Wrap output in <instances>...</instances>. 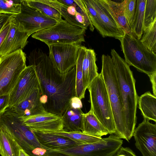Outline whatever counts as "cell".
<instances>
[{"mask_svg":"<svg viewBox=\"0 0 156 156\" xmlns=\"http://www.w3.org/2000/svg\"><path fill=\"white\" fill-rule=\"evenodd\" d=\"M24 0L26 3L30 7L55 20L57 22H60L62 20L59 13L55 9L48 5L40 2L38 0Z\"/></svg>","mask_w":156,"mask_h":156,"instance_id":"83f0119b","label":"cell"},{"mask_svg":"<svg viewBox=\"0 0 156 156\" xmlns=\"http://www.w3.org/2000/svg\"><path fill=\"white\" fill-rule=\"evenodd\" d=\"M117 156H125L123 154H117Z\"/></svg>","mask_w":156,"mask_h":156,"instance_id":"f35d334b","label":"cell"},{"mask_svg":"<svg viewBox=\"0 0 156 156\" xmlns=\"http://www.w3.org/2000/svg\"><path fill=\"white\" fill-rule=\"evenodd\" d=\"M97 11L99 18L103 37H111L118 39L122 37L124 33L114 19L99 0H90Z\"/></svg>","mask_w":156,"mask_h":156,"instance_id":"e0dca14e","label":"cell"},{"mask_svg":"<svg viewBox=\"0 0 156 156\" xmlns=\"http://www.w3.org/2000/svg\"><path fill=\"white\" fill-rule=\"evenodd\" d=\"M99 1L111 14L124 34L134 37L125 16L124 1L121 2L110 0H99Z\"/></svg>","mask_w":156,"mask_h":156,"instance_id":"ffe728a7","label":"cell"},{"mask_svg":"<svg viewBox=\"0 0 156 156\" xmlns=\"http://www.w3.org/2000/svg\"><path fill=\"white\" fill-rule=\"evenodd\" d=\"M29 37L26 33L20 30L12 15L9 30L0 48V57L23 49L27 44Z\"/></svg>","mask_w":156,"mask_h":156,"instance_id":"9a60e30c","label":"cell"},{"mask_svg":"<svg viewBox=\"0 0 156 156\" xmlns=\"http://www.w3.org/2000/svg\"><path fill=\"white\" fill-rule=\"evenodd\" d=\"M111 57L115 69L124 110L126 128L129 141L133 135L136 122L138 97L135 80L129 66L114 49H112Z\"/></svg>","mask_w":156,"mask_h":156,"instance_id":"7a4b0ae2","label":"cell"},{"mask_svg":"<svg viewBox=\"0 0 156 156\" xmlns=\"http://www.w3.org/2000/svg\"><path fill=\"white\" fill-rule=\"evenodd\" d=\"M101 73L107 90L114 121L115 134L120 139L127 141L124 110L120 93L113 63L111 56H101Z\"/></svg>","mask_w":156,"mask_h":156,"instance_id":"3957f363","label":"cell"},{"mask_svg":"<svg viewBox=\"0 0 156 156\" xmlns=\"http://www.w3.org/2000/svg\"><path fill=\"white\" fill-rule=\"evenodd\" d=\"M87 48L80 46L79 48L76 65V97L80 100L85 97L86 89L83 81L82 73L83 62Z\"/></svg>","mask_w":156,"mask_h":156,"instance_id":"d4e9b609","label":"cell"},{"mask_svg":"<svg viewBox=\"0 0 156 156\" xmlns=\"http://www.w3.org/2000/svg\"><path fill=\"white\" fill-rule=\"evenodd\" d=\"M0 128L9 133L22 149L31 156L41 155L44 150L30 129L23 124L18 114L8 108L0 115Z\"/></svg>","mask_w":156,"mask_h":156,"instance_id":"277c9868","label":"cell"},{"mask_svg":"<svg viewBox=\"0 0 156 156\" xmlns=\"http://www.w3.org/2000/svg\"><path fill=\"white\" fill-rule=\"evenodd\" d=\"M41 95L40 87L37 88L23 101L10 108L20 117L46 113L47 112L40 101Z\"/></svg>","mask_w":156,"mask_h":156,"instance_id":"ac0fdd59","label":"cell"},{"mask_svg":"<svg viewBox=\"0 0 156 156\" xmlns=\"http://www.w3.org/2000/svg\"><path fill=\"white\" fill-rule=\"evenodd\" d=\"M19 156H31L26 152L23 149L20 150Z\"/></svg>","mask_w":156,"mask_h":156,"instance_id":"74e56055","label":"cell"},{"mask_svg":"<svg viewBox=\"0 0 156 156\" xmlns=\"http://www.w3.org/2000/svg\"><path fill=\"white\" fill-rule=\"evenodd\" d=\"M28 59L38 77L42 93L40 101L45 110L61 117L71 99L76 97V66L61 75L49 56L39 49L33 50Z\"/></svg>","mask_w":156,"mask_h":156,"instance_id":"6da1fadb","label":"cell"},{"mask_svg":"<svg viewBox=\"0 0 156 156\" xmlns=\"http://www.w3.org/2000/svg\"><path fill=\"white\" fill-rule=\"evenodd\" d=\"M40 86L34 66H27L9 94L8 108H11L22 102L34 90Z\"/></svg>","mask_w":156,"mask_h":156,"instance_id":"7c38bea8","label":"cell"},{"mask_svg":"<svg viewBox=\"0 0 156 156\" xmlns=\"http://www.w3.org/2000/svg\"><path fill=\"white\" fill-rule=\"evenodd\" d=\"M82 117V133L100 137L109 134L91 110L87 113H83Z\"/></svg>","mask_w":156,"mask_h":156,"instance_id":"7402d4cb","label":"cell"},{"mask_svg":"<svg viewBox=\"0 0 156 156\" xmlns=\"http://www.w3.org/2000/svg\"><path fill=\"white\" fill-rule=\"evenodd\" d=\"M85 30L62 20L50 27L33 34L31 37L48 46L54 44L80 45L85 41Z\"/></svg>","mask_w":156,"mask_h":156,"instance_id":"52a82bcc","label":"cell"},{"mask_svg":"<svg viewBox=\"0 0 156 156\" xmlns=\"http://www.w3.org/2000/svg\"><path fill=\"white\" fill-rule=\"evenodd\" d=\"M90 109L110 134L116 132L111 105L106 86L101 73L89 85Z\"/></svg>","mask_w":156,"mask_h":156,"instance_id":"8992f818","label":"cell"},{"mask_svg":"<svg viewBox=\"0 0 156 156\" xmlns=\"http://www.w3.org/2000/svg\"><path fill=\"white\" fill-rule=\"evenodd\" d=\"M21 147L7 131L0 128V154L1 156H19Z\"/></svg>","mask_w":156,"mask_h":156,"instance_id":"603a6c76","label":"cell"},{"mask_svg":"<svg viewBox=\"0 0 156 156\" xmlns=\"http://www.w3.org/2000/svg\"><path fill=\"white\" fill-rule=\"evenodd\" d=\"M45 156L43 155H38V156Z\"/></svg>","mask_w":156,"mask_h":156,"instance_id":"ab89813d","label":"cell"},{"mask_svg":"<svg viewBox=\"0 0 156 156\" xmlns=\"http://www.w3.org/2000/svg\"><path fill=\"white\" fill-rule=\"evenodd\" d=\"M155 20L156 0H146L144 13V29L149 27Z\"/></svg>","mask_w":156,"mask_h":156,"instance_id":"4dcf8cb0","label":"cell"},{"mask_svg":"<svg viewBox=\"0 0 156 156\" xmlns=\"http://www.w3.org/2000/svg\"><path fill=\"white\" fill-rule=\"evenodd\" d=\"M21 0H0V14L15 15L21 11Z\"/></svg>","mask_w":156,"mask_h":156,"instance_id":"f546056e","label":"cell"},{"mask_svg":"<svg viewBox=\"0 0 156 156\" xmlns=\"http://www.w3.org/2000/svg\"><path fill=\"white\" fill-rule=\"evenodd\" d=\"M23 124L32 131L53 132L63 130L61 117L50 113L27 117L19 116Z\"/></svg>","mask_w":156,"mask_h":156,"instance_id":"5bb4252c","label":"cell"},{"mask_svg":"<svg viewBox=\"0 0 156 156\" xmlns=\"http://www.w3.org/2000/svg\"><path fill=\"white\" fill-rule=\"evenodd\" d=\"M11 16L0 31V48L4 42L9 30L11 25Z\"/></svg>","mask_w":156,"mask_h":156,"instance_id":"d6a6232c","label":"cell"},{"mask_svg":"<svg viewBox=\"0 0 156 156\" xmlns=\"http://www.w3.org/2000/svg\"><path fill=\"white\" fill-rule=\"evenodd\" d=\"M96 61V55L94 50L87 48L82 64L83 81L86 90L99 74Z\"/></svg>","mask_w":156,"mask_h":156,"instance_id":"44dd1931","label":"cell"},{"mask_svg":"<svg viewBox=\"0 0 156 156\" xmlns=\"http://www.w3.org/2000/svg\"><path fill=\"white\" fill-rule=\"evenodd\" d=\"M44 150L63 149L79 144L68 138L48 132L33 131Z\"/></svg>","mask_w":156,"mask_h":156,"instance_id":"d6986e66","label":"cell"},{"mask_svg":"<svg viewBox=\"0 0 156 156\" xmlns=\"http://www.w3.org/2000/svg\"><path fill=\"white\" fill-rule=\"evenodd\" d=\"M138 104L144 119L156 122V98L149 91L138 97Z\"/></svg>","mask_w":156,"mask_h":156,"instance_id":"cb8c5ba5","label":"cell"},{"mask_svg":"<svg viewBox=\"0 0 156 156\" xmlns=\"http://www.w3.org/2000/svg\"><path fill=\"white\" fill-rule=\"evenodd\" d=\"M12 15L6 14H0V31Z\"/></svg>","mask_w":156,"mask_h":156,"instance_id":"8d00e7d4","label":"cell"},{"mask_svg":"<svg viewBox=\"0 0 156 156\" xmlns=\"http://www.w3.org/2000/svg\"><path fill=\"white\" fill-rule=\"evenodd\" d=\"M48 132L68 138L80 144L93 143L100 140L102 138L101 137L84 133L82 131L68 132L63 129L60 131Z\"/></svg>","mask_w":156,"mask_h":156,"instance_id":"484cf974","label":"cell"},{"mask_svg":"<svg viewBox=\"0 0 156 156\" xmlns=\"http://www.w3.org/2000/svg\"><path fill=\"white\" fill-rule=\"evenodd\" d=\"M9 100V94L0 96V115L4 112L8 108Z\"/></svg>","mask_w":156,"mask_h":156,"instance_id":"836d02e7","label":"cell"},{"mask_svg":"<svg viewBox=\"0 0 156 156\" xmlns=\"http://www.w3.org/2000/svg\"><path fill=\"white\" fill-rule=\"evenodd\" d=\"M26 66L22 49L0 57V96L9 94Z\"/></svg>","mask_w":156,"mask_h":156,"instance_id":"ba28073f","label":"cell"},{"mask_svg":"<svg viewBox=\"0 0 156 156\" xmlns=\"http://www.w3.org/2000/svg\"><path fill=\"white\" fill-rule=\"evenodd\" d=\"M152 86L153 94L156 96V73L148 75Z\"/></svg>","mask_w":156,"mask_h":156,"instance_id":"d590c367","label":"cell"},{"mask_svg":"<svg viewBox=\"0 0 156 156\" xmlns=\"http://www.w3.org/2000/svg\"><path fill=\"white\" fill-rule=\"evenodd\" d=\"M146 0H137L133 33L134 37L140 40L144 27V13Z\"/></svg>","mask_w":156,"mask_h":156,"instance_id":"4316f807","label":"cell"},{"mask_svg":"<svg viewBox=\"0 0 156 156\" xmlns=\"http://www.w3.org/2000/svg\"><path fill=\"white\" fill-rule=\"evenodd\" d=\"M81 100L76 97L72 98L69 105L61 117L64 130L68 132L81 131L83 112Z\"/></svg>","mask_w":156,"mask_h":156,"instance_id":"2e32d148","label":"cell"},{"mask_svg":"<svg viewBox=\"0 0 156 156\" xmlns=\"http://www.w3.org/2000/svg\"><path fill=\"white\" fill-rule=\"evenodd\" d=\"M125 62L148 76L156 73V55L145 47L140 40L125 33L118 38Z\"/></svg>","mask_w":156,"mask_h":156,"instance_id":"5b68a950","label":"cell"},{"mask_svg":"<svg viewBox=\"0 0 156 156\" xmlns=\"http://www.w3.org/2000/svg\"><path fill=\"white\" fill-rule=\"evenodd\" d=\"M135 145L142 156H156V124L144 119L133 135Z\"/></svg>","mask_w":156,"mask_h":156,"instance_id":"4fadbf2b","label":"cell"},{"mask_svg":"<svg viewBox=\"0 0 156 156\" xmlns=\"http://www.w3.org/2000/svg\"><path fill=\"white\" fill-rule=\"evenodd\" d=\"M156 20L144 29L140 40L142 44L151 52H156Z\"/></svg>","mask_w":156,"mask_h":156,"instance_id":"f1b7e54d","label":"cell"},{"mask_svg":"<svg viewBox=\"0 0 156 156\" xmlns=\"http://www.w3.org/2000/svg\"><path fill=\"white\" fill-rule=\"evenodd\" d=\"M124 1L125 16L134 37L133 30L136 15V0Z\"/></svg>","mask_w":156,"mask_h":156,"instance_id":"1f68e13d","label":"cell"},{"mask_svg":"<svg viewBox=\"0 0 156 156\" xmlns=\"http://www.w3.org/2000/svg\"><path fill=\"white\" fill-rule=\"evenodd\" d=\"M12 16L20 30L26 33L29 36L58 23L30 7L24 0H21L20 13Z\"/></svg>","mask_w":156,"mask_h":156,"instance_id":"30bf717a","label":"cell"},{"mask_svg":"<svg viewBox=\"0 0 156 156\" xmlns=\"http://www.w3.org/2000/svg\"><path fill=\"white\" fill-rule=\"evenodd\" d=\"M56 10L70 24L92 32V25L82 0H38Z\"/></svg>","mask_w":156,"mask_h":156,"instance_id":"9c48e42d","label":"cell"},{"mask_svg":"<svg viewBox=\"0 0 156 156\" xmlns=\"http://www.w3.org/2000/svg\"><path fill=\"white\" fill-rule=\"evenodd\" d=\"M80 45L54 44L48 46L49 56L55 68L64 74L76 66Z\"/></svg>","mask_w":156,"mask_h":156,"instance_id":"8fae6325","label":"cell"},{"mask_svg":"<svg viewBox=\"0 0 156 156\" xmlns=\"http://www.w3.org/2000/svg\"><path fill=\"white\" fill-rule=\"evenodd\" d=\"M117 154H123L125 156H137L130 148L121 147L117 153Z\"/></svg>","mask_w":156,"mask_h":156,"instance_id":"e575fe53","label":"cell"}]
</instances>
